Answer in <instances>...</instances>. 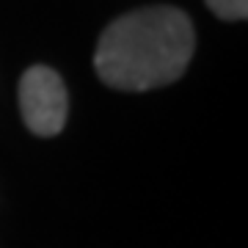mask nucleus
I'll use <instances>...</instances> for the list:
<instances>
[{"label": "nucleus", "instance_id": "nucleus-2", "mask_svg": "<svg viewBox=\"0 0 248 248\" xmlns=\"http://www.w3.org/2000/svg\"><path fill=\"white\" fill-rule=\"evenodd\" d=\"M19 113L36 138H55L63 133L69 119V91L53 66L33 63L19 78Z\"/></svg>", "mask_w": 248, "mask_h": 248}, {"label": "nucleus", "instance_id": "nucleus-3", "mask_svg": "<svg viewBox=\"0 0 248 248\" xmlns=\"http://www.w3.org/2000/svg\"><path fill=\"white\" fill-rule=\"evenodd\" d=\"M204 6L223 22H243L248 17V0H204Z\"/></svg>", "mask_w": 248, "mask_h": 248}, {"label": "nucleus", "instance_id": "nucleus-1", "mask_svg": "<svg viewBox=\"0 0 248 248\" xmlns=\"http://www.w3.org/2000/svg\"><path fill=\"white\" fill-rule=\"evenodd\" d=\"M196 53V28L185 9L157 3L119 14L94 50V72L113 91H155L177 83Z\"/></svg>", "mask_w": 248, "mask_h": 248}]
</instances>
